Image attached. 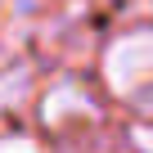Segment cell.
I'll list each match as a JSON object with an SVG mask.
<instances>
[{
    "label": "cell",
    "mask_w": 153,
    "mask_h": 153,
    "mask_svg": "<svg viewBox=\"0 0 153 153\" xmlns=\"http://www.w3.org/2000/svg\"><path fill=\"white\" fill-rule=\"evenodd\" d=\"M104 81L117 95H135L140 86L153 81V27L144 32H126L108 45L104 54Z\"/></svg>",
    "instance_id": "6da1fadb"
},
{
    "label": "cell",
    "mask_w": 153,
    "mask_h": 153,
    "mask_svg": "<svg viewBox=\"0 0 153 153\" xmlns=\"http://www.w3.org/2000/svg\"><path fill=\"white\" fill-rule=\"evenodd\" d=\"M68 113L90 117V99L76 90V86H59V90L45 99V122H68Z\"/></svg>",
    "instance_id": "7a4b0ae2"
},
{
    "label": "cell",
    "mask_w": 153,
    "mask_h": 153,
    "mask_svg": "<svg viewBox=\"0 0 153 153\" xmlns=\"http://www.w3.org/2000/svg\"><path fill=\"white\" fill-rule=\"evenodd\" d=\"M135 144H140V149H153V126H140V131H135Z\"/></svg>",
    "instance_id": "3957f363"
}]
</instances>
